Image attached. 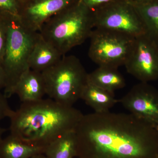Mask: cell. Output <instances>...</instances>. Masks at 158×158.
I'll return each mask as SVG.
<instances>
[{
    "label": "cell",
    "mask_w": 158,
    "mask_h": 158,
    "mask_svg": "<svg viewBox=\"0 0 158 158\" xmlns=\"http://www.w3.org/2000/svg\"><path fill=\"white\" fill-rule=\"evenodd\" d=\"M75 133L78 158H158L155 127L131 113L83 115Z\"/></svg>",
    "instance_id": "obj_1"
},
{
    "label": "cell",
    "mask_w": 158,
    "mask_h": 158,
    "mask_svg": "<svg viewBox=\"0 0 158 158\" xmlns=\"http://www.w3.org/2000/svg\"><path fill=\"white\" fill-rule=\"evenodd\" d=\"M83 115L73 106L51 98L22 102L9 118L10 134L45 148L63 134L75 131Z\"/></svg>",
    "instance_id": "obj_2"
},
{
    "label": "cell",
    "mask_w": 158,
    "mask_h": 158,
    "mask_svg": "<svg viewBox=\"0 0 158 158\" xmlns=\"http://www.w3.org/2000/svg\"><path fill=\"white\" fill-rule=\"evenodd\" d=\"M94 29L93 10L77 0L51 18L39 33L63 56L90 38Z\"/></svg>",
    "instance_id": "obj_3"
},
{
    "label": "cell",
    "mask_w": 158,
    "mask_h": 158,
    "mask_svg": "<svg viewBox=\"0 0 158 158\" xmlns=\"http://www.w3.org/2000/svg\"><path fill=\"white\" fill-rule=\"evenodd\" d=\"M7 44L1 63L7 77V85L4 90V94L8 98L14 94L18 82L30 69L29 57L40 34L26 28L18 16L7 14Z\"/></svg>",
    "instance_id": "obj_4"
},
{
    "label": "cell",
    "mask_w": 158,
    "mask_h": 158,
    "mask_svg": "<svg viewBox=\"0 0 158 158\" xmlns=\"http://www.w3.org/2000/svg\"><path fill=\"white\" fill-rule=\"evenodd\" d=\"M46 94L55 101L73 106L81 99L88 83V73L79 59L63 56L56 64L41 72Z\"/></svg>",
    "instance_id": "obj_5"
},
{
    "label": "cell",
    "mask_w": 158,
    "mask_h": 158,
    "mask_svg": "<svg viewBox=\"0 0 158 158\" xmlns=\"http://www.w3.org/2000/svg\"><path fill=\"white\" fill-rule=\"evenodd\" d=\"M135 38L120 32L95 28L89 38L88 56L99 66L118 69L127 61Z\"/></svg>",
    "instance_id": "obj_6"
},
{
    "label": "cell",
    "mask_w": 158,
    "mask_h": 158,
    "mask_svg": "<svg viewBox=\"0 0 158 158\" xmlns=\"http://www.w3.org/2000/svg\"><path fill=\"white\" fill-rule=\"evenodd\" d=\"M93 11L94 28L116 31L134 37L147 33L131 0H118Z\"/></svg>",
    "instance_id": "obj_7"
},
{
    "label": "cell",
    "mask_w": 158,
    "mask_h": 158,
    "mask_svg": "<svg viewBox=\"0 0 158 158\" xmlns=\"http://www.w3.org/2000/svg\"><path fill=\"white\" fill-rule=\"evenodd\" d=\"M126 70L141 82L158 79V43L147 33L135 38L131 52L124 65Z\"/></svg>",
    "instance_id": "obj_8"
},
{
    "label": "cell",
    "mask_w": 158,
    "mask_h": 158,
    "mask_svg": "<svg viewBox=\"0 0 158 158\" xmlns=\"http://www.w3.org/2000/svg\"><path fill=\"white\" fill-rule=\"evenodd\" d=\"M131 114L155 126L158 123V90L140 82L119 100Z\"/></svg>",
    "instance_id": "obj_9"
},
{
    "label": "cell",
    "mask_w": 158,
    "mask_h": 158,
    "mask_svg": "<svg viewBox=\"0 0 158 158\" xmlns=\"http://www.w3.org/2000/svg\"><path fill=\"white\" fill-rule=\"evenodd\" d=\"M77 0H33L21 5L19 18L26 28L39 32L51 18L73 5Z\"/></svg>",
    "instance_id": "obj_10"
},
{
    "label": "cell",
    "mask_w": 158,
    "mask_h": 158,
    "mask_svg": "<svg viewBox=\"0 0 158 158\" xmlns=\"http://www.w3.org/2000/svg\"><path fill=\"white\" fill-rule=\"evenodd\" d=\"M22 102L36 101L46 94L44 79L40 72L29 69L22 76L14 90Z\"/></svg>",
    "instance_id": "obj_11"
},
{
    "label": "cell",
    "mask_w": 158,
    "mask_h": 158,
    "mask_svg": "<svg viewBox=\"0 0 158 158\" xmlns=\"http://www.w3.org/2000/svg\"><path fill=\"white\" fill-rule=\"evenodd\" d=\"M62 56L59 51L40 34L29 57V68L42 72L59 62Z\"/></svg>",
    "instance_id": "obj_12"
},
{
    "label": "cell",
    "mask_w": 158,
    "mask_h": 158,
    "mask_svg": "<svg viewBox=\"0 0 158 158\" xmlns=\"http://www.w3.org/2000/svg\"><path fill=\"white\" fill-rule=\"evenodd\" d=\"M81 99L94 110L95 113L110 111L119 102L115 98L114 92L98 88L88 81L83 89Z\"/></svg>",
    "instance_id": "obj_13"
},
{
    "label": "cell",
    "mask_w": 158,
    "mask_h": 158,
    "mask_svg": "<svg viewBox=\"0 0 158 158\" xmlns=\"http://www.w3.org/2000/svg\"><path fill=\"white\" fill-rule=\"evenodd\" d=\"M44 148L26 143L10 134L0 142V158H31L44 154Z\"/></svg>",
    "instance_id": "obj_14"
},
{
    "label": "cell",
    "mask_w": 158,
    "mask_h": 158,
    "mask_svg": "<svg viewBox=\"0 0 158 158\" xmlns=\"http://www.w3.org/2000/svg\"><path fill=\"white\" fill-rule=\"evenodd\" d=\"M88 81L98 88L111 92L122 89L126 86L125 80L118 69L99 66L88 73Z\"/></svg>",
    "instance_id": "obj_15"
},
{
    "label": "cell",
    "mask_w": 158,
    "mask_h": 158,
    "mask_svg": "<svg viewBox=\"0 0 158 158\" xmlns=\"http://www.w3.org/2000/svg\"><path fill=\"white\" fill-rule=\"evenodd\" d=\"M48 158H73L76 156L77 141L75 131L65 133L44 148Z\"/></svg>",
    "instance_id": "obj_16"
},
{
    "label": "cell",
    "mask_w": 158,
    "mask_h": 158,
    "mask_svg": "<svg viewBox=\"0 0 158 158\" xmlns=\"http://www.w3.org/2000/svg\"><path fill=\"white\" fill-rule=\"evenodd\" d=\"M131 1L143 21L147 33L153 37H158V0L145 2Z\"/></svg>",
    "instance_id": "obj_17"
},
{
    "label": "cell",
    "mask_w": 158,
    "mask_h": 158,
    "mask_svg": "<svg viewBox=\"0 0 158 158\" xmlns=\"http://www.w3.org/2000/svg\"><path fill=\"white\" fill-rule=\"evenodd\" d=\"M21 5L20 0H0V11L4 14L18 16Z\"/></svg>",
    "instance_id": "obj_18"
},
{
    "label": "cell",
    "mask_w": 158,
    "mask_h": 158,
    "mask_svg": "<svg viewBox=\"0 0 158 158\" xmlns=\"http://www.w3.org/2000/svg\"><path fill=\"white\" fill-rule=\"evenodd\" d=\"M7 14L0 19V62L2 61L6 51L8 34Z\"/></svg>",
    "instance_id": "obj_19"
},
{
    "label": "cell",
    "mask_w": 158,
    "mask_h": 158,
    "mask_svg": "<svg viewBox=\"0 0 158 158\" xmlns=\"http://www.w3.org/2000/svg\"><path fill=\"white\" fill-rule=\"evenodd\" d=\"M13 111L9 106L7 98L0 91V120L7 117L10 118Z\"/></svg>",
    "instance_id": "obj_20"
},
{
    "label": "cell",
    "mask_w": 158,
    "mask_h": 158,
    "mask_svg": "<svg viewBox=\"0 0 158 158\" xmlns=\"http://www.w3.org/2000/svg\"><path fill=\"white\" fill-rule=\"evenodd\" d=\"M88 8L92 10L98 9L105 5H107L118 0H81Z\"/></svg>",
    "instance_id": "obj_21"
},
{
    "label": "cell",
    "mask_w": 158,
    "mask_h": 158,
    "mask_svg": "<svg viewBox=\"0 0 158 158\" xmlns=\"http://www.w3.org/2000/svg\"><path fill=\"white\" fill-rule=\"evenodd\" d=\"M7 85V77L2 65L0 62V91L5 89Z\"/></svg>",
    "instance_id": "obj_22"
},
{
    "label": "cell",
    "mask_w": 158,
    "mask_h": 158,
    "mask_svg": "<svg viewBox=\"0 0 158 158\" xmlns=\"http://www.w3.org/2000/svg\"><path fill=\"white\" fill-rule=\"evenodd\" d=\"M31 158H48L43 153L38 154L32 156Z\"/></svg>",
    "instance_id": "obj_23"
},
{
    "label": "cell",
    "mask_w": 158,
    "mask_h": 158,
    "mask_svg": "<svg viewBox=\"0 0 158 158\" xmlns=\"http://www.w3.org/2000/svg\"><path fill=\"white\" fill-rule=\"evenodd\" d=\"M6 130L5 129L2 128L0 127V142L2 141V135L4 132L6 131Z\"/></svg>",
    "instance_id": "obj_24"
},
{
    "label": "cell",
    "mask_w": 158,
    "mask_h": 158,
    "mask_svg": "<svg viewBox=\"0 0 158 158\" xmlns=\"http://www.w3.org/2000/svg\"><path fill=\"white\" fill-rule=\"evenodd\" d=\"M138 2H152V1H158V0H133Z\"/></svg>",
    "instance_id": "obj_25"
},
{
    "label": "cell",
    "mask_w": 158,
    "mask_h": 158,
    "mask_svg": "<svg viewBox=\"0 0 158 158\" xmlns=\"http://www.w3.org/2000/svg\"><path fill=\"white\" fill-rule=\"evenodd\" d=\"M4 14H4V13H3L2 12V11H0V19H1V18L2 17L3 15H4Z\"/></svg>",
    "instance_id": "obj_26"
},
{
    "label": "cell",
    "mask_w": 158,
    "mask_h": 158,
    "mask_svg": "<svg viewBox=\"0 0 158 158\" xmlns=\"http://www.w3.org/2000/svg\"><path fill=\"white\" fill-rule=\"evenodd\" d=\"M155 128L156 129V130L157 131V132L158 133V123L155 126Z\"/></svg>",
    "instance_id": "obj_27"
},
{
    "label": "cell",
    "mask_w": 158,
    "mask_h": 158,
    "mask_svg": "<svg viewBox=\"0 0 158 158\" xmlns=\"http://www.w3.org/2000/svg\"><path fill=\"white\" fill-rule=\"evenodd\" d=\"M154 37V38H155L157 42V43H158V37Z\"/></svg>",
    "instance_id": "obj_28"
}]
</instances>
